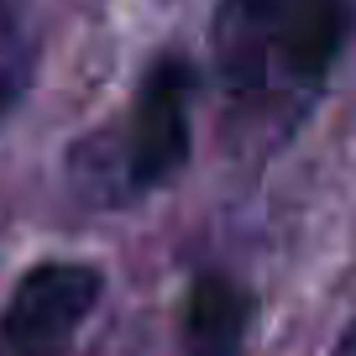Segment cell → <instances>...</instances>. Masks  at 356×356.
I'll return each instance as SVG.
<instances>
[{"instance_id":"obj_4","label":"cell","mask_w":356,"mask_h":356,"mask_svg":"<svg viewBox=\"0 0 356 356\" xmlns=\"http://www.w3.org/2000/svg\"><path fill=\"white\" fill-rule=\"evenodd\" d=\"M257 320V299L246 283L231 273H194L189 293H184V314H178V335H184V356H246Z\"/></svg>"},{"instance_id":"obj_1","label":"cell","mask_w":356,"mask_h":356,"mask_svg":"<svg viewBox=\"0 0 356 356\" xmlns=\"http://www.w3.org/2000/svg\"><path fill=\"white\" fill-rule=\"evenodd\" d=\"M356 37V0H215L210 84L246 152L283 147L330 95Z\"/></svg>"},{"instance_id":"obj_3","label":"cell","mask_w":356,"mask_h":356,"mask_svg":"<svg viewBox=\"0 0 356 356\" xmlns=\"http://www.w3.org/2000/svg\"><path fill=\"white\" fill-rule=\"evenodd\" d=\"M105 299V273L79 257H47L16 278L0 309V356H68Z\"/></svg>"},{"instance_id":"obj_6","label":"cell","mask_w":356,"mask_h":356,"mask_svg":"<svg viewBox=\"0 0 356 356\" xmlns=\"http://www.w3.org/2000/svg\"><path fill=\"white\" fill-rule=\"evenodd\" d=\"M330 356H356V320L346 325L341 335H335V351H330Z\"/></svg>"},{"instance_id":"obj_2","label":"cell","mask_w":356,"mask_h":356,"mask_svg":"<svg viewBox=\"0 0 356 356\" xmlns=\"http://www.w3.org/2000/svg\"><path fill=\"white\" fill-rule=\"evenodd\" d=\"M204 74L189 53H157L115 121L68 147V189L95 210H131L168 189L194 157V105Z\"/></svg>"},{"instance_id":"obj_5","label":"cell","mask_w":356,"mask_h":356,"mask_svg":"<svg viewBox=\"0 0 356 356\" xmlns=\"http://www.w3.org/2000/svg\"><path fill=\"white\" fill-rule=\"evenodd\" d=\"M32 0H0V121L22 105L26 84H32Z\"/></svg>"}]
</instances>
